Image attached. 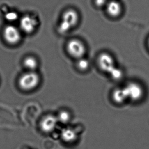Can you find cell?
I'll use <instances>...</instances> for the list:
<instances>
[{
    "label": "cell",
    "instance_id": "obj_1",
    "mask_svg": "<svg viewBox=\"0 0 149 149\" xmlns=\"http://www.w3.org/2000/svg\"><path fill=\"white\" fill-rule=\"evenodd\" d=\"M98 65L101 70L109 73L113 79L118 77L121 70L115 66V60L111 54L103 52L99 55L97 60Z\"/></svg>",
    "mask_w": 149,
    "mask_h": 149
},
{
    "label": "cell",
    "instance_id": "obj_2",
    "mask_svg": "<svg viewBox=\"0 0 149 149\" xmlns=\"http://www.w3.org/2000/svg\"><path fill=\"white\" fill-rule=\"evenodd\" d=\"M40 81L39 75L35 71H28L20 77L18 84L20 88L24 91H32L38 86Z\"/></svg>",
    "mask_w": 149,
    "mask_h": 149
},
{
    "label": "cell",
    "instance_id": "obj_3",
    "mask_svg": "<svg viewBox=\"0 0 149 149\" xmlns=\"http://www.w3.org/2000/svg\"><path fill=\"white\" fill-rule=\"evenodd\" d=\"M79 20V14L75 10H67L63 14L62 21L58 26L59 32L61 34L68 32L77 26Z\"/></svg>",
    "mask_w": 149,
    "mask_h": 149
},
{
    "label": "cell",
    "instance_id": "obj_4",
    "mask_svg": "<svg viewBox=\"0 0 149 149\" xmlns=\"http://www.w3.org/2000/svg\"><path fill=\"white\" fill-rule=\"evenodd\" d=\"M66 50L68 54L73 58H83L86 52V47L81 41L73 39L67 43Z\"/></svg>",
    "mask_w": 149,
    "mask_h": 149
},
{
    "label": "cell",
    "instance_id": "obj_5",
    "mask_svg": "<svg viewBox=\"0 0 149 149\" xmlns=\"http://www.w3.org/2000/svg\"><path fill=\"white\" fill-rule=\"evenodd\" d=\"M127 98L136 101L141 99L143 94V89L141 86L136 83H129L124 88Z\"/></svg>",
    "mask_w": 149,
    "mask_h": 149
},
{
    "label": "cell",
    "instance_id": "obj_6",
    "mask_svg": "<svg viewBox=\"0 0 149 149\" xmlns=\"http://www.w3.org/2000/svg\"><path fill=\"white\" fill-rule=\"evenodd\" d=\"M4 37L5 40L11 45H16L20 42L21 34L15 26H8L4 30Z\"/></svg>",
    "mask_w": 149,
    "mask_h": 149
},
{
    "label": "cell",
    "instance_id": "obj_7",
    "mask_svg": "<svg viewBox=\"0 0 149 149\" xmlns=\"http://www.w3.org/2000/svg\"><path fill=\"white\" fill-rule=\"evenodd\" d=\"M37 26L36 20L29 15L23 16L20 21V29L26 34H31L34 32Z\"/></svg>",
    "mask_w": 149,
    "mask_h": 149
},
{
    "label": "cell",
    "instance_id": "obj_8",
    "mask_svg": "<svg viewBox=\"0 0 149 149\" xmlns=\"http://www.w3.org/2000/svg\"><path fill=\"white\" fill-rule=\"evenodd\" d=\"M58 121L57 117L53 115H47L41 122V128L43 131L47 133L52 132L56 126Z\"/></svg>",
    "mask_w": 149,
    "mask_h": 149
},
{
    "label": "cell",
    "instance_id": "obj_9",
    "mask_svg": "<svg viewBox=\"0 0 149 149\" xmlns=\"http://www.w3.org/2000/svg\"><path fill=\"white\" fill-rule=\"evenodd\" d=\"M107 11L109 16L117 17L120 15L122 11V6L117 1H111L107 5Z\"/></svg>",
    "mask_w": 149,
    "mask_h": 149
},
{
    "label": "cell",
    "instance_id": "obj_10",
    "mask_svg": "<svg viewBox=\"0 0 149 149\" xmlns=\"http://www.w3.org/2000/svg\"><path fill=\"white\" fill-rule=\"evenodd\" d=\"M112 97L115 102L119 104L122 103L128 99L124 88L115 89L113 92Z\"/></svg>",
    "mask_w": 149,
    "mask_h": 149
},
{
    "label": "cell",
    "instance_id": "obj_11",
    "mask_svg": "<svg viewBox=\"0 0 149 149\" xmlns=\"http://www.w3.org/2000/svg\"><path fill=\"white\" fill-rule=\"evenodd\" d=\"M24 65L29 71H35L38 66V62L35 57L28 56L24 58Z\"/></svg>",
    "mask_w": 149,
    "mask_h": 149
},
{
    "label": "cell",
    "instance_id": "obj_12",
    "mask_svg": "<svg viewBox=\"0 0 149 149\" xmlns=\"http://www.w3.org/2000/svg\"><path fill=\"white\" fill-rule=\"evenodd\" d=\"M61 136L64 141L66 143H72L76 139L77 134L74 130L69 128L63 129L61 133Z\"/></svg>",
    "mask_w": 149,
    "mask_h": 149
},
{
    "label": "cell",
    "instance_id": "obj_13",
    "mask_svg": "<svg viewBox=\"0 0 149 149\" xmlns=\"http://www.w3.org/2000/svg\"><path fill=\"white\" fill-rule=\"evenodd\" d=\"M58 120L63 124H66L70 119V115L68 111H62L58 113Z\"/></svg>",
    "mask_w": 149,
    "mask_h": 149
},
{
    "label": "cell",
    "instance_id": "obj_14",
    "mask_svg": "<svg viewBox=\"0 0 149 149\" xmlns=\"http://www.w3.org/2000/svg\"><path fill=\"white\" fill-rule=\"evenodd\" d=\"M77 66L79 70L84 71L87 70L89 68L90 64L88 60L83 58L79 59L78 62H77Z\"/></svg>",
    "mask_w": 149,
    "mask_h": 149
},
{
    "label": "cell",
    "instance_id": "obj_15",
    "mask_svg": "<svg viewBox=\"0 0 149 149\" xmlns=\"http://www.w3.org/2000/svg\"><path fill=\"white\" fill-rule=\"evenodd\" d=\"M5 18L9 22H14L17 19L18 14L15 12H9L6 13L5 15Z\"/></svg>",
    "mask_w": 149,
    "mask_h": 149
},
{
    "label": "cell",
    "instance_id": "obj_16",
    "mask_svg": "<svg viewBox=\"0 0 149 149\" xmlns=\"http://www.w3.org/2000/svg\"><path fill=\"white\" fill-rule=\"evenodd\" d=\"M107 0H95V4L96 6L102 7L107 3Z\"/></svg>",
    "mask_w": 149,
    "mask_h": 149
},
{
    "label": "cell",
    "instance_id": "obj_17",
    "mask_svg": "<svg viewBox=\"0 0 149 149\" xmlns=\"http://www.w3.org/2000/svg\"></svg>",
    "mask_w": 149,
    "mask_h": 149
}]
</instances>
